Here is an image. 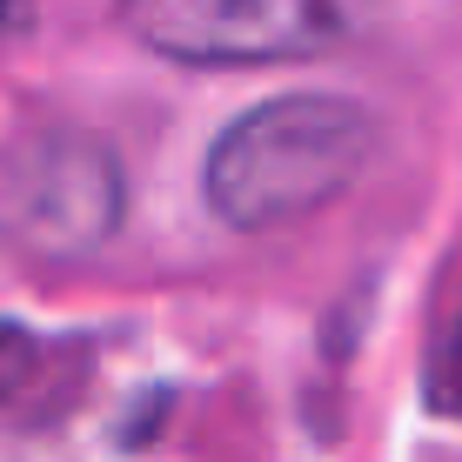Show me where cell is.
<instances>
[{
    "instance_id": "6da1fadb",
    "label": "cell",
    "mask_w": 462,
    "mask_h": 462,
    "mask_svg": "<svg viewBox=\"0 0 462 462\" xmlns=\"http://www.w3.org/2000/svg\"><path fill=\"white\" fill-rule=\"evenodd\" d=\"M369 162V115L336 94H289L215 141L208 201L235 228H282L336 201Z\"/></svg>"
},
{
    "instance_id": "7a4b0ae2",
    "label": "cell",
    "mask_w": 462,
    "mask_h": 462,
    "mask_svg": "<svg viewBox=\"0 0 462 462\" xmlns=\"http://www.w3.org/2000/svg\"><path fill=\"white\" fill-rule=\"evenodd\" d=\"M121 14L148 47L201 68L289 60L342 27V0H121Z\"/></svg>"
},
{
    "instance_id": "277c9868",
    "label": "cell",
    "mask_w": 462,
    "mask_h": 462,
    "mask_svg": "<svg viewBox=\"0 0 462 462\" xmlns=\"http://www.w3.org/2000/svg\"><path fill=\"white\" fill-rule=\"evenodd\" d=\"M21 356H27L21 336H7V328H0V402H7V389L21 382Z\"/></svg>"
},
{
    "instance_id": "5b68a950",
    "label": "cell",
    "mask_w": 462,
    "mask_h": 462,
    "mask_svg": "<svg viewBox=\"0 0 462 462\" xmlns=\"http://www.w3.org/2000/svg\"><path fill=\"white\" fill-rule=\"evenodd\" d=\"M7 14H14V7H7V0H0V27H7Z\"/></svg>"
},
{
    "instance_id": "3957f363",
    "label": "cell",
    "mask_w": 462,
    "mask_h": 462,
    "mask_svg": "<svg viewBox=\"0 0 462 462\" xmlns=\"http://www.w3.org/2000/svg\"><path fill=\"white\" fill-rule=\"evenodd\" d=\"M429 402H436L442 416H462V328L442 342L436 369H429Z\"/></svg>"
}]
</instances>
